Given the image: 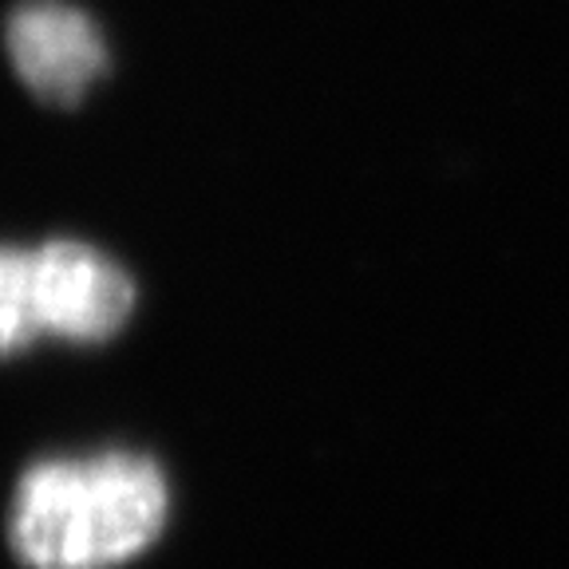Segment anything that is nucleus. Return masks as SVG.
Listing matches in <instances>:
<instances>
[{
    "label": "nucleus",
    "mask_w": 569,
    "mask_h": 569,
    "mask_svg": "<svg viewBox=\"0 0 569 569\" xmlns=\"http://www.w3.org/2000/svg\"><path fill=\"white\" fill-rule=\"evenodd\" d=\"M44 332L36 305V261L24 249L0 246V356L20 352Z\"/></svg>",
    "instance_id": "nucleus-4"
},
{
    "label": "nucleus",
    "mask_w": 569,
    "mask_h": 569,
    "mask_svg": "<svg viewBox=\"0 0 569 569\" xmlns=\"http://www.w3.org/2000/svg\"><path fill=\"white\" fill-rule=\"evenodd\" d=\"M167 507V479L142 455L52 459L20 479L9 538L28 569H116L159 538Z\"/></svg>",
    "instance_id": "nucleus-1"
},
{
    "label": "nucleus",
    "mask_w": 569,
    "mask_h": 569,
    "mask_svg": "<svg viewBox=\"0 0 569 569\" xmlns=\"http://www.w3.org/2000/svg\"><path fill=\"white\" fill-rule=\"evenodd\" d=\"M9 56L32 96L71 107L103 71L96 24L63 0H28L9 20Z\"/></svg>",
    "instance_id": "nucleus-3"
},
{
    "label": "nucleus",
    "mask_w": 569,
    "mask_h": 569,
    "mask_svg": "<svg viewBox=\"0 0 569 569\" xmlns=\"http://www.w3.org/2000/svg\"><path fill=\"white\" fill-rule=\"evenodd\" d=\"M32 261L44 332L99 345L123 329L134 305V284L111 258L80 241H52L36 249Z\"/></svg>",
    "instance_id": "nucleus-2"
}]
</instances>
